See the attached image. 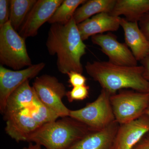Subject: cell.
Segmentation results:
<instances>
[{"label": "cell", "mask_w": 149, "mask_h": 149, "mask_svg": "<svg viewBox=\"0 0 149 149\" xmlns=\"http://www.w3.org/2000/svg\"><path fill=\"white\" fill-rule=\"evenodd\" d=\"M10 14V1L0 0V27L9 21Z\"/></svg>", "instance_id": "obj_23"}, {"label": "cell", "mask_w": 149, "mask_h": 149, "mask_svg": "<svg viewBox=\"0 0 149 149\" xmlns=\"http://www.w3.org/2000/svg\"><path fill=\"white\" fill-rule=\"evenodd\" d=\"M32 87L41 103L59 117H69L70 110L62 101L66 96V88L56 77L47 74L37 77Z\"/></svg>", "instance_id": "obj_7"}, {"label": "cell", "mask_w": 149, "mask_h": 149, "mask_svg": "<svg viewBox=\"0 0 149 149\" xmlns=\"http://www.w3.org/2000/svg\"><path fill=\"white\" fill-rule=\"evenodd\" d=\"M37 0H10L9 22L15 30H19Z\"/></svg>", "instance_id": "obj_19"}, {"label": "cell", "mask_w": 149, "mask_h": 149, "mask_svg": "<svg viewBox=\"0 0 149 149\" xmlns=\"http://www.w3.org/2000/svg\"><path fill=\"white\" fill-rule=\"evenodd\" d=\"M149 132V118L146 114L119 125L113 149H132Z\"/></svg>", "instance_id": "obj_11"}, {"label": "cell", "mask_w": 149, "mask_h": 149, "mask_svg": "<svg viewBox=\"0 0 149 149\" xmlns=\"http://www.w3.org/2000/svg\"><path fill=\"white\" fill-rule=\"evenodd\" d=\"M46 66L41 62L20 70H12L0 65V111L3 114L8 97L14 91L29 79L36 78Z\"/></svg>", "instance_id": "obj_8"}, {"label": "cell", "mask_w": 149, "mask_h": 149, "mask_svg": "<svg viewBox=\"0 0 149 149\" xmlns=\"http://www.w3.org/2000/svg\"><path fill=\"white\" fill-rule=\"evenodd\" d=\"M67 74L69 77L68 82L73 88L86 85L87 78L82 73L76 71H70Z\"/></svg>", "instance_id": "obj_24"}, {"label": "cell", "mask_w": 149, "mask_h": 149, "mask_svg": "<svg viewBox=\"0 0 149 149\" xmlns=\"http://www.w3.org/2000/svg\"><path fill=\"white\" fill-rule=\"evenodd\" d=\"M73 18L66 24H51L46 45L51 56H56L58 70L63 74L70 71L83 73L82 57L86 46Z\"/></svg>", "instance_id": "obj_1"}, {"label": "cell", "mask_w": 149, "mask_h": 149, "mask_svg": "<svg viewBox=\"0 0 149 149\" xmlns=\"http://www.w3.org/2000/svg\"><path fill=\"white\" fill-rule=\"evenodd\" d=\"M148 55H149V54H148Z\"/></svg>", "instance_id": "obj_30"}, {"label": "cell", "mask_w": 149, "mask_h": 149, "mask_svg": "<svg viewBox=\"0 0 149 149\" xmlns=\"http://www.w3.org/2000/svg\"><path fill=\"white\" fill-rule=\"evenodd\" d=\"M41 146H42L39 144H33L30 143L28 147H24L23 149H42Z\"/></svg>", "instance_id": "obj_28"}, {"label": "cell", "mask_w": 149, "mask_h": 149, "mask_svg": "<svg viewBox=\"0 0 149 149\" xmlns=\"http://www.w3.org/2000/svg\"><path fill=\"white\" fill-rule=\"evenodd\" d=\"M31 116L41 126L57 120L59 118L55 113L41 103L35 110L29 112Z\"/></svg>", "instance_id": "obj_21"}, {"label": "cell", "mask_w": 149, "mask_h": 149, "mask_svg": "<svg viewBox=\"0 0 149 149\" xmlns=\"http://www.w3.org/2000/svg\"><path fill=\"white\" fill-rule=\"evenodd\" d=\"M63 0H37L19 31L24 39L34 37L38 30L49 21Z\"/></svg>", "instance_id": "obj_10"}, {"label": "cell", "mask_w": 149, "mask_h": 149, "mask_svg": "<svg viewBox=\"0 0 149 149\" xmlns=\"http://www.w3.org/2000/svg\"><path fill=\"white\" fill-rule=\"evenodd\" d=\"M149 12V0H116L109 14L113 16L123 15L129 22H139L144 15Z\"/></svg>", "instance_id": "obj_17"}, {"label": "cell", "mask_w": 149, "mask_h": 149, "mask_svg": "<svg viewBox=\"0 0 149 149\" xmlns=\"http://www.w3.org/2000/svg\"><path fill=\"white\" fill-rule=\"evenodd\" d=\"M120 23L124 31L125 44L138 61H141L148 55L149 41L141 31L137 22H129L120 17Z\"/></svg>", "instance_id": "obj_16"}, {"label": "cell", "mask_w": 149, "mask_h": 149, "mask_svg": "<svg viewBox=\"0 0 149 149\" xmlns=\"http://www.w3.org/2000/svg\"><path fill=\"white\" fill-rule=\"evenodd\" d=\"M115 120L120 125L146 114L149 105V93L123 91L110 97Z\"/></svg>", "instance_id": "obj_6"}, {"label": "cell", "mask_w": 149, "mask_h": 149, "mask_svg": "<svg viewBox=\"0 0 149 149\" xmlns=\"http://www.w3.org/2000/svg\"><path fill=\"white\" fill-rule=\"evenodd\" d=\"M87 73L97 82L102 89L111 95L123 89L149 93L148 83L143 75L141 65L123 66L109 61L88 62L85 66Z\"/></svg>", "instance_id": "obj_2"}, {"label": "cell", "mask_w": 149, "mask_h": 149, "mask_svg": "<svg viewBox=\"0 0 149 149\" xmlns=\"http://www.w3.org/2000/svg\"><path fill=\"white\" fill-rule=\"evenodd\" d=\"M116 0H89L75 11L73 19L79 24L98 14L110 13L114 7Z\"/></svg>", "instance_id": "obj_18"}, {"label": "cell", "mask_w": 149, "mask_h": 149, "mask_svg": "<svg viewBox=\"0 0 149 149\" xmlns=\"http://www.w3.org/2000/svg\"><path fill=\"white\" fill-rule=\"evenodd\" d=\"M119 125L115 120L102 130L90 132L66 149H113Z\"/></svg>", "instance_id": "obj_13"}, {"label": "cell", "mask_w": 149, "mask_h": 149, "mask_svg": "<svg viewBox=\"0 0 149 149\" xmlns=\"http://www.w3.org/2000/svg\"><path fill=\"white\" fill-rule=\"evenodd\" d=\"M25 110L17 113L6 119V133L17 142L27 141L41 125Z\"/></svg>", "instance_id": "obj_15"}, {"label": "cell", "mask_w": 149, "mask_h": 149, "mask_svg": "<svg viewBox=\"0 0 149 149\" xmlns=\"http://www.w3.org/2000/svg\"><path fill=\"white\" fill-rule=\"evenodd\" d=\"M132 149H149V138L143 139Z\"/></svg>", "instance_id": "obj_27"}, {"label": "cell", "mask_w": 149, "mask_h": 149, "mask_svg": "<svg viewBox=\"0 0 149 149\" xmlns=\"http://www.w3.org/2000/svg\"><path fill=\"white\" fill-rule=\"evenodd\" d=\"M0 63L15 70L33 65L25 39L13 29L9 21L0 27Z\"/></svg>", "instance_id": "obj_4"}, {"label": "cell", "mask_w": 149, "mask_h": 149, "mask_svg": "<svg viewBox=\"0 0 149 149\" xmlns=\"http://www.w3.org/2000/svg\"><path fill=\"white\" fill-rule=\"evenodd\" d=\"M111 94L102 89L95 100L76 110H70L69 117L86 125L91 131L106 128L115 121L111 103Z\"/></svg>", "instance_id": "obj_5"}, {"label": "cell", "mask_w": 149, "mask_h": 149, "mask_svg": "<svg viewBox=\"0 0 149 149\" xmlns=\"http://www.w3.org/2000/svg\"><path fill=\"white\" fill-rule=\"evenodd\" d=\"M89 95V87L87 85L73 87L71 91L67 92L66 96L70 102L74 101L83 100Z\"/></svg>", "instance_id": "obj_22"}, {"label": "cell", "mask_w": 149, "mask_h": 149, "mask_svg": "<svg viewBox=\"0 0 149 149\" xmlns=\"http://www.w3.org/2000/svg\"><path fill=\"white\" fill-rule=\"evenodd\" d=\"M139 22L140 29L149 41V12L144 15Z\"/></svg>", "instance_id": "obj_25"}, {"label": "cell", "mask_w": 149, "mask_h": 149, "mask_svg": "<svg viewBox=\"0 0 149 149\" xmlns=\"http://www.w3.org/2000/svg\"><path fill=\"white\" fill-rule=\"evenodd\" d=\"M85 0H63L48 22L50 24H64L73 18L75 11Z\"/></svg>", "instance_id": "obj_20"}, {"label": "cell", "mask_w": 149, "mask_h": 149, "mask_svg": "<svg viewBox=\"0 0 149 149\" xmlns=\"http://www.w3.org/2000/svg\"><path fill=\"white\" fill-rule=\"evenodd\" d=\"M91 132L82 123L70 117H64L40 126L28 142L45 149H66Z\"/></svg>", "instance_id": "obj_3"}, {"label": "cell", "mask_w": 149, "mask_h": 149, "mask_svg": "<svg viewBox=\"0 0 149 149\" xmlns=\"http://www.w3.org/2000/svg\"></svg>", "instance_id": "obj_31"}, {"label": "cell", "mask_w": 149, "mask_h": 149, "mask_svg": "<svg viewBox=\"0 0 149 149\" xmlns=\"http://www.w3.org/2000/svg\"><path fill=\"white\" fill-rule=\"evenodd\" d=\"M91 40L101 48L111 63L123 66L138 65V61L127 45L118 42L111 32L95 35L91 37Z\"/></svg>", "instance_id": "obj_9"}, {"label": "cell", "mask_w": 149, "mask_h": 149, "mask_svg": "<svg viewBox=\"0 0 149 149\" xmlns=\"http://www.w3.org/2000/svg\"><path fill=\"white\" fill-rule=\"evenodd\" d=\"M141 62L142 65L144 68L143 75L144 77L148 83V92L149 93V55L147 56Z\"/></svg>", "instance_id": "obj_26"}, {"label": "cell", "mask_w": 149, "mask_h": 149, "mask_svg": "<svg viewBox=\"0 0 149 149\" xmlns=\"http://www.w3.org/2000/svg\"><path fill=\"white\" fill-rule=\"evenodd\" d=\"M40 103L35 90L27 80L17 88L8 97L3 115L6 120L13 115L35 107Z\"/></svg>", "instance_id": "obj_12"}, {"label": "cell", "mask_w": 149, "mask_h": 149, "mask_svg": "<svg viewBox=\"0 0 149 149\" xmlns=\"http://www.w3.org/2000/svg\"><path fill=\"white\" fill-rule=\"evenodd\" d=\"M146 114L147 115V116L149 118V105L148 107V108L146 111Z\"/></svg>", "instance_id": "obj_29"}, {"label": "cell", "mask_w": 149, "mask_h": 149, "mask_svg": "<svg viewBox=\"0 0 149 149\" xmlns=\"http://www.w3.org/2000/svg\"><path fill=\"white\" fill-rule=\"evenodd\" d=\"M120 17L113 16L109 13H103L77 24L82 40L85 41L95 35L117 31L120 26Z\"/></svg>", "instance_id": "obj_14"}]
</instances>
